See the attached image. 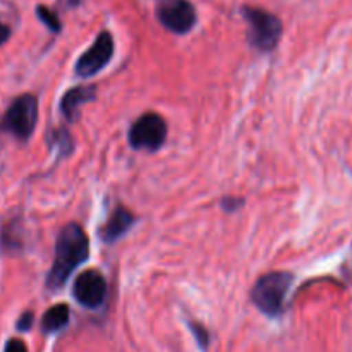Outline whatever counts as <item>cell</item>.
<instances>
[{
	"mask_svg": "<svg viewBox=\"0 0 352 352\" xmlns=\"http://www.w3.org/2000/svg\"><path fill=\"white\" fill-rule=\"evenodd\" d=\"M89 241L78 223H69L60 230L55 246V260L47 277V287L57 291L65 284L72 272L88 260Z\"/></svg>",
	"mask_w": 352,
	"mask_h": 352,
	"instance_id": "cell-1",
	"label": "cell"
},
{
	"mask_svg": "<svg viewBox=\"0 0 352 352\" xmlns=\"http://www.w3.org/2000/svg\"><path fill=\"white\" fill-rule=\"evenodd\" d=\"M292 285V275L287 272H272L263 275L254 284L251 298L254 306L268 316H277L284 311V301Z\"/></svg>",
	"mask_w": 352,
	"mask_h": 352,
	"instance_id": "cell-2",
	"label": "cell"
},
{
	"mask_svg": "<svg viewBox=\"0 0 352 352\" xmlns=\"http://www.w3.org/2000/svg\"><path fill=\"white\" fill-rule=\"evenodd\" d=\"M243 16L250 24L251 45L261 52L274 50L282 36L280 19L258 7H244Z\"/></svg>",
	"mask_w": 352,
	"mask_h": 352,
	"instance_id": "cell-3",
	"label": "cell"
},
{
	"mask_svg": "<svg viewBox=\"0 0 352 352\" xmlns=\"http://www.w3.org/2000/svg\"><path fill=\"white\" fill-rule=\"evenodd\" d=\"M38 120V100L33 95H23L12 102L3 117V129L17 140L26 141L33 134Z\"/></svg>",
	"mask_w": 352,
	"mask_h": 352,
	"instance_id": "cell-4",
	"label": "cell"
},
{
	"mask_svg": "<svg viewBox=\"0 0 352 352\" xmlns=\"http://www.w3.org/2000/svg\"><path fill=\"white\" fill-rule=\"evenodd\" d=\"M167 140V122L158 113H144L129 129V143L134 150L155 151Z\"/></svg>",
	"mask_w": 352,
	"mask_h": 352,
	"instance_id": "cell-5",
	"label": "cell"
},
{
	"mask_svg": "<svg viewBox=\"0 0 352 352\" xmlns=\"http://www.w3.org/2000/svg\"><path fill=\"white\" fill-rule=\"evenodd\" d=\"M157 17L168 31L177 34L188 33L196 24V10L188 0H160Z\"/></svg>",
	"mask_w": 352,
	"mask_h": 352,
	"instance_id": "cell-6",
	"label": "cell"
},
{
	"mask_svg": "<svg viewBox=\"0 0 352 352\" xmlns=\"http://www.w3.org/2000/svg\"><path fill=\"white\" fill-rule=\"evenodd\" d=\"M113 55V38L109 31H103L98 34L95 43L79 57L76 62V74L81 78H91L98 74L110 60Z\"/></svg>",
	"mask_w": 352,
	"mask_h": 352,
	"instance_id": "cell-7",
	"label": "cell"
},
{
	"mask_svg": "<svg viewBox=\"0 0 352 352\" xmlns=\"http://www.w3.org/2000/svg\"><path fill=\"white\" fill-rule=\"evenodd\" d=\"M76 301L88 309L100 308L107 298V280L96 270H86L76 278L72 287Z\"/></svg>",
	"mask_w": 352,
	"mask_h": 352,
	"instance_id": "cell-8",
	"label": "cell"
},
{
	"mask_svg": "<svg viewBox=\"0 0 352 352\" xmlns=\"http://www.w3.org/2000/svg\"><path fill=\"white\" fill-rule=\"evenodd\" d=\"M95 86H76V88L69 89L60 102L62 116H64L69 122H74L79 116V107L95 100Z\"/></svg>",
	"mask_w": 352,
	"mask_h": 352,
	"instance_id": "cell-9",
	"label": "cell"
},
{
	"mask_svg": "<svg viewBox=\"0 0 352 352\" xmlns=\"http://www.w3.org/2000/svg\"><path fill=\"white\" fill-rule=\"evenodd\" d=\"M134 223V215L126 210L124 206L116 208V212L110 215L109 222H107L105 229H103V241L105 243H116L119 237L129 230V227Z\"/></svg>",
	"mask_w": 352,
	"mask_h": 352,
	"instance_id": "cell-10",
	"label": "cell"
},
{
	"mask_svg": "<svg viewBox=\"0 0 352 352\" xmlns=\"http://www.w3.org/2000/svg\"><path fill=\"white\" fill-rule=\"evenodd\" d=\"M69 323V306L67 305H55L43 315L41 320V330L45 333H54L64 329Z\"/></svg>",
	"mask_w": 352,
	"mask_h": 352,
	"instance_id": "cell-11",
	"label": "cell"
},
{
	"mask_svg": "<svg viewBox=\"0 0 352 352\" xmlns=\"http://www.w3.org/2000/svg\"><path fill=\"white\" fill-rule=\"evenodd\" d=\"M36 12H38V17H40L45 24H47L48 30L55 31V33H58V31H60V21H58L57 14L52 12L50 9H47V7H43V6L38 7Z\"/></svg>",
	"mask_w": 352,
	"mask_h": 352,
	"instance_id": "cell-12",
	"label": "cell"
},
{
	"mask_svg": "<svg viewBox=\"0 0 352 352\" xmlns=\"http://www.w3.org/2000/svg\"><path fill=\"white\" fill-rule=\"evenodd\" d=\"M54 140H55V143L58 144V148H60L62 151H64V153H67L69 150H71V136H69V133L65 129H58V131H55V134H54Z\"/></svg>",
	"mask_w": 352,
	"mask_h": 352,
	"instance_id": "cell-13",
	"label": "cell"
},
{
	"mask_svg": "<svg viewBox=\"0 0 352 352\" xmlns=\"http://www.w3.org/2000/svg\"><path fill=\"white\" fill-rule=\"evenodd\" d=\"M3 352H28V349H26V346H24L23 340L10 339L9 342H7L6 351H3Z\"/></svg>",
	"mask_w": 352,
	"mask_h": 352,
	"instance_id": "cell-14",
	"label": "cell"
},
{
	"mask_svg": "<svg viewBox=\"0 0 352 352\" xmlns=\"http://www.w3.org/2000/svg\"><path fill=\"white\" fill-rule=\"evenodd\" d=\"M33 320H34V316H33V313H24L23 316H21V320L19 322H17V329L19 330H30L31 329V325H33Z\"/></svg>",
	"mask_w": 352,
	"mask_h": 352,
	"instance_id": "cell-15",
	"label": "cell"
},
{
	"mask_svg": "<svg viewBox=\"0 0 352 352\" xmlns=\"http://www.w3.org/2000/svg\"><path fill=\"white\" fill-rule=\"evenodd\" d=\"M243 199H236V198H226L222 201V206L226 210H229V212H232V210H237L239 206H243Z\"/></svg>",
	"mask_w": 352,
	"mask_h": 352,
	"instance_id": "cell-16",
	"label": "cell"
},
{
	"mask_svg": "<svg viewBox=\"0 0 352 352\" xmlns=\"http://www.w3.org/2000/svg\"><path fill=\"white\" fill-rule=\"evenodd\" d=\"M9 34H10L9 26H6V24H3L2 21H0V45L6 43L7 38H9Z\"/></svg>",
	"mask_w": 352,
	"mask_h": 352,
	"instance_id": "cell-17",
	"label": "cell"
}]
</instances>
